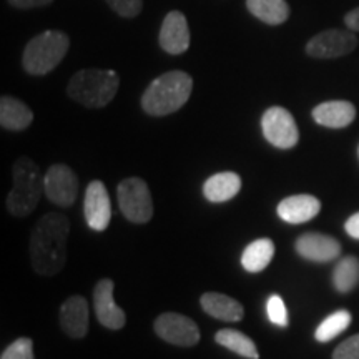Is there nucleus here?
Masks as SVG:
<instances>
[{"mask_svg": "<svg viewBox=\"0 0 359 359\" xmlns=\"http://www.w3.org/2000/svg\"><path fill=\"white\" fill-rule=\"evenodd\" d=\"M70 222L65 215L47 213L35 224L30 235V263L40 276L60 273L67 262V238Z\"/></svg>", "mask_w": 359, "mask_h": 359, "instance_id": "1", "label": "nucleus"}, {"mask_svg": "<svg viewBox=\"0 0 359 359\" xmlns=\"http://www.w3.org/2000/svg\"><path fill=\"white\" fill-rule=\"evenodd\" d=\"M193 92V79L187 72L172 70L156 77L142 95V109L151 116H165L178 111Z\"/></svg>", "mask_w": 359, "mask_h": 359, "instance_id": "2", "label": "nucleus"}, {"mask_svg": "<svg viewBox=\"0 0 359 359\" xmlns=\"http://www.w3.org/2000/svg\"><path fill=\"white\" fill-rule=\"evenodd\" d=\"M12 180V190L6 201L7 212L12 217L25 218L37 208L40 196L45 193L43 177L34 160L20 156L13 163Z\"/></svg>", "mask_w": 359, "mask_h": 359, "instance_id": "3", "label": "nucleus"}, {"mask_svg": "<svg viewBox=\"0 0 359 359\" xmlns=\"http://www.w3.org/2000/svg\"><path fill=\"white\" fill-rule=\"evenodd\" d=\"M120 87L116 72L109 69L79 70L67 85L72 100L87 109H103L114 100Z\"/></svg>", "mask_w": 359, "mask_h": 359, "instance_id": "4", "label": "nucleus"}, {"mask_svg": "<svg viewBox=\"0 0 359 359\" xmlns=\"http://www.w3.org/2000/svg\"><path fill=\"white\" fill-rule=\"evenodd\" d=\"M70 47L69 35L60 30H47L30 39L22 55V67L30 75H47L64 60Z\"/></svg>", "mask_w": 359, "mask_h": 359, "instance_id": "5", "label": "nucleus"}, {"mask_svg": "<svg viewBox=\"0 0 359 359\" xmlns=\"http://www.w3.org/2000/svg\"><path fill=\"white\" fill-rule=\"evenodd\" d=\"M120 212L128 222L147 223L154 217V201L150 190L142 178L132 177L120 182L116 188Z\"/></svg>", "mask_w": 359, "mask_h": 359, "instance_id": "6", "label": "nucleus"}, {"mask_svg": "<svg viewBox=\"0 0 359 359\" xmlns=\"http://www.w3.org/2000/svg\"><path fill=\"white\" fill-rule=\"evenodd\" d=\"M359 40L353 30L330 29L316 34L308 40L304 52L308 57L320 58V60H331V58L346 57L356 50Z\"/></svg>", "mask_w": 359, "mask_h": 359, "instance_id": "7", "label": "nucleus"}, {"mask_svg": "<svg viewBox=\"0 0 359 359\" xmlns=\"http://www.w3.org/2000/svg\"><path fill=\"white\" fill-rule=\"evenodd\" d=\"M264 138L280 150H290L298 145L299 130L293 115L283 107H269L262 116Z\"/></svg>", "mask_w": 359, "mask_h": 359, "instance_id": "8", "label": "nucleus"}, {"mask_svg": "<svg viewBox=\"0 0 359 359\" xmlns=\"http://www.w3.org/2000/svg\"><path fill=\"white\" fill-rule=\"evenodd\" d=\"M155 333L161 339L180 348H191L200 343L196 323L180 313H163L155 320Z\"/></svg>", "mask_w": 359, "mask_h": 359, "instance_id": "9", "label": "nucleus"}, {"mask_svg": "<svg viewBox=\"0 0 359 359\" xmlns=\"http://www.w3.org/2000/svg\"><path fill=\"white\" fill-rule=\"evenodd\" d=\"M45 195L58 206H72L79 195V178L74 170L64 163H55L47 170L43 177Z\"/></svg>", "mask_w": 359, "mask_h": 359, "instance_id": "10", "label": "nucleus"}, {"mask_svg": "<svg viewBox=\"0 0 359 359\" xmlns=\"http://www.w3.org/2000/svg\"><path fill=\"white\" fill-rule=\"evenodd\" d=\"M85 222L93 231H105L111 219V205L107 187L102 182H92L87 187L83 200Z\"/></svg>", "mask_w": 359, "mask_h": 359, "instance_id": "11", "label": "nucleus"}, {"mask_svg": "<svg viewBox=\"0 0 359 359\" xmlns=\"http://www.w3.org/2000/svg\"><path fill=\"white\" fill-rule=\"evenodd\" d=\"M115 283L110 278H103L93 290V308H95L97 320L109 330H122L127 323L123 309L115 303L114 298Z\"/></svg>", "mask_w": 359, "mask_h": 359, "instance_id": "12", "label": "nucleus"}, {"mask_svg": "<svg viewBox=\"0 0 359 359\" xmlns=\"http://www.w3.org/2000/svg\"><path fill=\"white\" fill-rule=\"evenodd\" d=\"M160 47L170 55H182L190 47V29H188L187 17L180 11L167 13L158 35Z\"/></svg>", "mask_w": 359, "mask_h": 359, "instance_id": "13", "label": "nucleus"}, {"mask_svg": "<svg viewBox=\"0 0 359 359\" xmlns=\"http://www.w3.org/2000/svg\"><path fill=\"white\" fill-rule=\"evenodd\" d=\"M296 253L314 263L333 262L341 255V243L336 238L323 233H304L296 240Z\"/></svg>", "mask_w": 359, "mask_h": 359, "instance_id": "14", "label": "nucleus"}, {"mask_svg": "<svg viewBox=\"0 0 359 359\" xmlns=\"http://www.w3.org/2000/svg\"><path fill=\"white\" fill-rule=\"evenodd\" d=\"M60 327L67 336L82 339L88 333V304L80 294L67 298L60 306Z\"/></svg>", "mask_w": 359, "mask_h": 359, "instance_id": "15", "label": "nucleus"}, {"mask_svg": "<svg viewBox=\"0 0 359 359\" xmlns=\"http://www.w3.org/2000/svg\"><path fill=\"white\" fill-rule=\"evenodd\" d=\"M278 217L291 224L306 223L321 212V201L313 195H293L278 205Z\"/></svg>", "mask_w": 359, "mask_h": 359, "instance_id": "16", "label": "nucleus"}, {"mask_svg": "<svg viewBox=\"0 0 359 359\" xmlns=\"http://www.w3.org/2000/svg\"><path fill=\"white\" fill-rule=\"evenodd\" d=\"M313 120L326 128H346L356 118V107L346 100L323 102L313 109Z\"/></svg>", "mask_w": 359, "mask_h": 359, "instance_id": "17", "label": "nucleus"}, {"mask_svg": "<svg viewBox=\"0 0 359 359\" xmlns=\"http://www.w3.org/2000/svg\"><path fill=\"white\" fill-rule=\"evenodd\" d=\"M200 304L205 313L222 321L236 323L243 320L245 316L243 304L223 293H213L212 291V293L201 294Z\"/></svg>", "mask_w": 359, "mask_h": 359, "instance_id": "18", "label": "nucleus"}, {"mask_svg": "<svg viewBox=\"0 0 359 359\" xmlns=\"http://www.w3.org/2000/svg\"><path fill=\"white\" fill-rule=\"evenodd\" d=\"M34 122V111L11 95L0 98V125L8 132H22Z\"/></svg>", "mask_w": 359, "mask_h": 359, "instance_id": "19", "label": "nucleus"}, {"mask_svg": "<svg viewBox=\"0 0 359 359\" xmlns=\"http://www.w3.org/2000/svg\"><path fill=\"white\" fill-rule=\"evenodd\" d=\"M241 190V178L235 172H222L213 175L205 182L203 195L212 203H224L235 198Z\"/></svg>", "mask_w": 359, "mask_h": 359, "instance_id": "20", "label": "nucleus"}, {"mask_svg": "<svg viewBox=\"0 0 359 359\" xmlns=\"http://www.w3.org/2000/svg\"><path fill=\"white\" fill-rule=\"evenodd\" d=\"M246 8L263 24L273 27L285 24L291 12L286 0H246Z\"/></svg>", "mask_w": 359, "mask_h": 359, "instance_id": "21", "label": "nucleus"}, {"mask_svg": "<svg viewBox=\"0 0 359 359\" xmlns=\"http://www.w3.org/2000/svg\"><path fill=\"white\" fill-rule=\"evenodd\" d=\"M275 251V243L269 238H259V240L251 241L246 246L243 255H241V264L246 271L259 273L266 269L268 264L273 262Z\"/></svg>", "mask_w": 359, "mask_h": 359, "instance_id": "22", "label": "nucleus"}, {"mask_svg": "<svg viewBox=\"0 0 359 359\" xmlns=\"http://www.w3.org/2000/svg\"><path fill=\"white\" fill-rule=\"evenodd\" d=\"M215 341H217L219 346L230 349V351L240 354V356L246 359H259V353L255 341L250 336L241 333V331L224 327V330H219L215 334Z\"/></svg>", "mask_w": 359, "mask_h": 359, "instance_id": "23", "label": "nucleus"}, {"mask_svg": "<svg viewBox=\"0 0 359 359\" xmlns=\"http://www.w3.org/2000/svg\"><path fill=\"white\" fill-rule=\"evenodd\" d=\"M359 283V259L356 257H344L336 264L333 271V285L336 291L346 294L356 288Z\"/></svg>", "mask_w": 359, "mask_h": 359, "instance_id": "24", "label": "nucleus"}, {"mask_svg": "<svg viewBox=\"0 0 359 359\" xmlns=\"http://www.w3.org/2000/svg\"><path fill=\"white\" fill-rule=\"evenodd\" d=\"M351 313L346 311V309H338V311L330 314V316L320 323V326L314 331V338L320 341V343H327V341L334 339L336 336L343 333L351 325Z\"/></svg>", "mask_w": 359, "mask_h": 359, "instance_id": "25", "label": "nucleus"}, {"mask_svg": "<svg viewBox=\"0 0 359 359\" xmlns=\"http://www.w3.org/2000/svg\"><path fill=\"white\" fill-rule=\"evenodd\" d=\"M266 313L269 321L273 325L280 326V327H286L288 326L290 316H288V309H286L285 302L281 299L280 294H271L266 302Z\"/></svg>", "mask_w": 359, "mask_h": 359, "instance_id": "26", "label": "nucleus"}, {"mask_svg": "<svg viewBox=\"0 0 359 359\" xmlns=\"http://www.w3.org/2000/svg\"><path fill=\"white\" fill-rule=\"evenodd\" d=\"M0 359H35L34 343L30 338H19L4 349Z\"/></svg>", "mask_w": 359, "mask_h": 359, "instance_id": "27", "label": "nucleus"}, {"mask_svg": "<svg viewBox=\"0 0 359 359\" xmlns=\"http://www.w3.org/2000/svg\"><path fill=\"white\" fill-rule=\"evenodd\" d=\"M115 13H118L123 19H133L143 8V0H105Z\"/></svg>", "mask_w": 359, "mask_h": 359, "instance_id": "28", "label": "nucleus"}, {"mask_svg": "<svg viewBox=\"0 0 359 359\" xmlns=\"http://www.w3.org/2000/svg\"><path fill=\"white\" fill-rule=\"evenodd\" d=\"M333 359H359V333L344 339L333 351Z\"/></svg>", "mask_w": 359, "mask_h": 359, "instance_id": "29", "label": "nucleus"}, {"mask_svg": "<svg viewBox=\"0 0 359 359\" xmlns=\"http://www.w3.org/2000/svg\"><path fill=\"white\" fill-rule=\"evenodd\" d=\"M53 0H7L8 6L20 8V11H27V8H39L50 6Z\"/></svg>", "mask_w": 359, "mask_h": 359, "instance_id": "30", "label": "nucleus"}, {"mask_svg": "<svg viewBox=\"0 0 359 359\" xmlns=\"http://www.w3.org/2000/svg\"><path fill=\"white\" fill-rule=\"evenodd\" d=\"M344 230H346V233L351 238H354V240H359V212L351 215L346 219V223H344Z\"/></svg>", "mask_w": 359, "mask_h": 359, "instance_id": "31", "label": "nucleus"}, {"mask_svg": "<svg viewBox=\"0 0 359 359\" xmlns=\"http://www.w3.org/2000/svg\"><path fill=\"white\" fill-rule=\"evenodd\" d=\"M344 25L353 32H359V7L353 8L344 15Z\"/></svg>", "mask_w": 359, "mask_h": 359, "instance_id": "32", "label": "nucleus"}, {"mask_svg": "<svg viewBox=\"0 0 359 359\" xmlns=\"http://www.w3.org/2000/svg\"><path fill=\"white\" fill-rule=\"evenodd\" d=\"M358 155H359V148H358Z\"/></svg>", "mask_w": 359, "mask_h": 359, "instance_id": "33", "label": "nucleus"}]
</instances>
